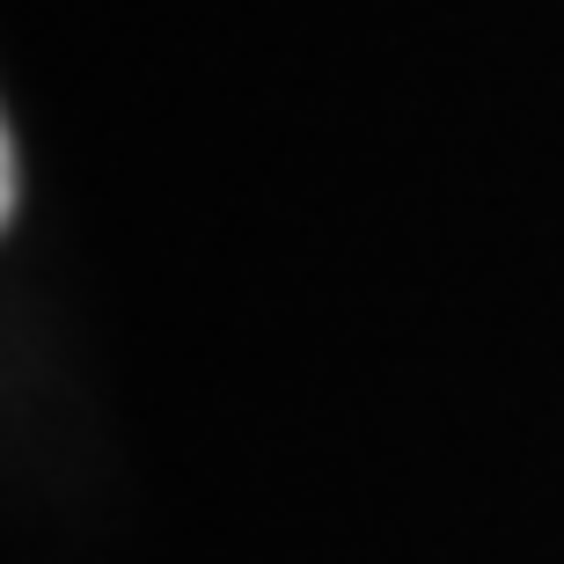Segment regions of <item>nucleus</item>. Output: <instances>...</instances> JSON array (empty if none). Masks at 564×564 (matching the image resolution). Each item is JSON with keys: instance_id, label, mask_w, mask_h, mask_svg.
I'll list each match as a JSON object with an SVG mask.
<instances>
[{"instance_id": "nucleus-1", "label": "nucleus", "mask_w": 564, "mask_h": 564, "mask_svg": "<svg viewBox=\"0 0 564 564\" xmlns=\"http://www.w3.org/2000/svg\"><path fill=\"white\" fill-rule=\"evenodd\" d=\"M15 206H22V162H15V140L0 147V213L15 220Z\"/></svg>"}]
</instances>
